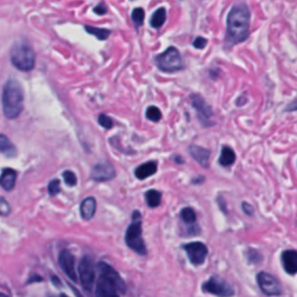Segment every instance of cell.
Returning <instances> with one entry per match:
<instances>
[{
    "instance_id": "6da1fadb",
    "label": "cell",
    "mask_w": 297,
    "mask_h": 297,
    "mask_svg": "<svg viewBox=\"0 0 297 297\" xmlns=\"http://www.w3.org/2000/svg\"><path fill=\"white\" fill-rule=\"evenodd\" d=\"M250 19L251 14L245 3H239L232 7L228 15L227 29V41L230 44H238L249 37Z\"/></svg>"
},
{
    "instance_id": "7a4b0ae2",
    "label": "cell",
    "mask_w": 297,
    "mask_h": 297,
    "mask_svg": "<svg viewBox=\"0 0 297 297\" xmlns=\"http://www.w3.org/2000/svg\"><path fill=\"white\" fill-rule=\"evenodd\" d=\"M98 268L100 277L95 288V297H120V293H126V284L112 266L100 263Z\"/></svg>"
},
{
    "instance_id": "3957f363",
    "label": "cell",
    "mask_w": 297,
    "mask_h": 297,
    "mask_svg": "<svg viewBox=\"0 0 297 297\" xmlns=\"http://www.w3.org/2000/svg\"><path fill=\"white\" fill-rule=\"evenodd\" d=\"M2 112L7 119H15L23 108V89L15 79H9L2 89Z\"/></svg>"
},
{
    "instance_id": "277c9868",
    "label": "cell",
    "mask_w": 297,
    "mask_h": 297,
    "mask_svg": "<svg viewBox=\"0 0 297 297\" xmlns=\"http://www.w3.org/2000/svg\"><path fill=\"white\" fill-rule=\"evenodd\" d=\"M10 62L16 69L30 71L35 65V52L28 43L17 42L10 49Z\"/></svg>"
},
{
    "instance_id": "5b68a950",
    "label": "cell",
    "mask_w": 297,
    "mask_h": 297,
    "mask_svg": "<svg viewBox=\"0 0 297 297\" xmlns=\"http://www.w3.org/2000/svg\"><path fill=\"white\" fill-rule=\"evenodd\" d=\"M126 243L132 251L138 253L139 256L146 255L145 243L142 238L141 214L138 212H135L132 214V223L129 225L126 232Z\"/></svg>"
},
{
    "instance_id": "8992f818",
    "label": "cell",
    "mask_w": 297,
    "mask_h": 297,
    "mask_svg": "<svg viewBox=\"0 0 297 297\" xmlns=\"http://www.w3.org/2000/svg\"><path fill=\"white\" fill-rule=\"evenodd\" d=\"M156 64L158 69L165 73H173L184 69V59L181 53L174 46H170L163 53L157 56Z\"/></svg>"
},
{
    "instance_id": "52a82bcc",
    "label": "cell",
    "mask_w": 297,
    "mask_h": 297,
    "mask_svg": "<svg viewBox=\"0 0 297 297\" xmlns=\"http://www.w3.org/2000/svg\"><path fill=\"white\" fill-rule=\"evenodd\" d=\"M202 291L218 297H232L235 295V289L218 277H212L202 286Z\"/></svg>"
},
{
    "instance_id": "ba28073f",
    "label": "cell",
    "mask_w": 297,
    "mask_h": 297,
    "mask_svg": "<svg viewBox=\"0 0 297 297\" xmlns=\"http://www.w3.org/2000/svg\"><path fill=\"white\" fill-rule=\"evenodd\" d=\"M79 277L81 286L85 291L91 292L94 285L95 279V271H94V263L91 257L85 256L81 259L79 264Z\"/></svg>"
},
{
    "instance_id": "9c48e42d",
    "label": "cell",
    "mask_w": 297,
    "mask_h": 297,
    "mask_svg": "<svg viewBox=\"0 0 297 297\" xmlns=\"http://www.w3.org/2000/svg\"><path fill=\"white\" fill-rule=\"evenodd\" d=\"M258 285L261 292L267 296H279L282 294V287L277 279L266 272H260L257 277Z\"/></svg>"
},
{
    "instance_id": "30bf717a",
    "label": "cell",
    "mask_w": 297,
    "mask_h": 297,
    "mask_svg": "<svg viewBox=\"0 0 297 297\" xmlns=\"http://www.w3.org/2000/svg\"><path fill=\"white\" fill-rule=\"evenodd\" d=\"M184 250L187 253L188 259L193 265L199 266L205 263L207 256H208V249L203 243L193 242L184 245Z\"/></svg>"
},
{
    "instance_id": "8fae6325",
    "label": "cell",
    "mask_w": 297,
    "mask_h": 297,
    "mask_svg": "<svg viewBox=\"0 0 297 297\" xmlns=\"http://www.w3.org/2000/svg\"><path fill=\"white\" fill-rule=\"evenodd\" d=\"M191 101L192 105L194 107L196 113H198L199 119L201 120V122L205 124L206 127L213 124L210 121H212L213 117V110L210 108V106L205 101V99L202 98L201 95L199 94H192L191 95Z\"/></svg>"
},
{
    "instance_id": "7c38bea8",
    "label": "cell",
    "mask_w": 297,
    "mask_h": 297,
    "mask_svg": "<svg viewBox=\"0 0 297 297\" xmlns=\"http://www.w3.org/2000/svg\"><path fill=\"white\" fill-rule=\"evenodd\" d=\"M114 177H115V171L109 163H99L92 170V178L95 181H108Z\"/></svg>"
},
{
    "instance_id": "4fadbf2b",
    "label": "cell",
    "mask_w": 297,
    "mask_h": 297,
    "mask_svg": "<svg viewBox=\"0 0 297 297\" xmlns=\"http://www.w3.org/2000/svg\"><path fill=\"white\" fill-rule=\"evenodd\" d=\"M59 265L60 267H62V270L65 272L67 277H69L73 282H76L77 275H76V271H74V258L72 256V253L67 251V250H64V251L60 252Z\"/></svg>"
},
{
    "instance_id": "5bb4252c",
    "label": "cell",
    "mask_w": 297,
    "mask_h": 297,
    "mask_svg": "<svg viewBox=\"0 0 297 297\" xmlns=\"http://www.w3.org/2000/svg\"><path fill=\"white\" fill-rule=\"evenodd\" d=\"M282 266L288 274L294 275L297 273V251L295 250H287L282 253Z\"/></svg>"
},
{
    "instance_id": "9a60e30c",
    "label": "cell",
    "mask_w": 297,
    "mask_h": 297,
    "mask_svg": "<svg viewBox=\"0 0 297 297\" xmlns=\"http://www.w3.org/2000/svg\"><path fill=\"white\" fill-rule=\"evenodd\" d=\"M189 152L193 158L198 162L202 167H209V159H210V151L202 146L191 145L189 146Z\"/></svg>"
},
{
    "instance_id": "2e32d148",
    "label": "cell",
    "mask_w": 297,
    "mask_h": 297,
    "mask_svg": "<svg viewBox=\"0 0 297 297\" xmlns=\"http://www.w3.org/2000/svg\"><path fill=\"white\" fill-rule=\"evenodd\" d=\"M16 172L12 169H5L0 175V186L5 191H12L15 186L16 181Z\"/></svg>"
},
{
    "instance_id": "e0dca14e",
    "label": "cell",
    "mask_w": 297,
    "mask_h": 297,
    "mask_svg": "<svg viewBox=\"0 0 297 297\" xmlns=\"http://www.w3.org/2000/svg\"><path fill=\"white\" fill-rule=\"evenodd\" d=\"M157 169H158L157 162H148L139 165L137 169L135 170V175L139 180H143V179H146L155 174L157 172Z\"/></svg>"
},
{
    "instance_id": "ac0fdd59",
    "label": "cell",
    "mask_w": 297,
    "mask_h": 297,
    "mask_svg": "<svg viewBox=\"0 0 297 297\" xmlns=\"http://www.w3.org/2000/svg\"><path fill=\"white\" fill-rule=\"evenodd\" d=\"M96 201L94 198H86L80 206V215L84 220H91L94 216Z\"/></svg>"
},
{
    "instance_id": "d6986e66",
    "label": "cell",
    "mask_w": 297,
    "mask_h": 297,
    "mask_svg": "<svg viewBox=\"0 0 297 297\" xmlns=\"http://www.w3.org/2000/svg\"><path fill=\"white\" fill-rule=\"evenodd\" d=\"M235 162H236V153L234 150H232L230 146H223L218 163H220L222 166L228 167V166H231Z\"/></svg>"
},
{
    "instance_id": "ffe728a7",
    "label": "cell",
    "mask_w": 297,
    "mask_h": 297,
    "mask_svg": "<svg viewBox=\"0 0 297 297\" xmlns=\"http://www.w3.org/2000/svg\"><path fill=\"white\" fill-rule=\"evenodd\" d=\"M0 152L6 157H15L16 149L12 142L5 135L0 134Z\"/></svg>"
},
{
    "instance_id": "44dd1931",
    "label": "cell",
    "mask_w": 297,
    "mask_h": 297,
    "mask_svg": "<svg viewBox=\"0 0 297 297\" xmlns=\"http://www.w3.org/2000/svg\"><path fill=\"white\" fill-rule=\"evenodd\" d=\"M165 21H166V9L164 8V7H160V8L157 9L156 12L152 14L151 20H150V24H151V27L158 29V28H160L164 23H165Z\"/></svg>"
},
{
    "instance_id": "7402d4cb",
    "label": "cell",
    "mask_w": 297,
    "mask_h": 297,
    "mask_svg": "<svg viewBox=\"0 0 297 297\" xmlns=\"http://www.w3.org/2000/svg\"><path fill=\"white\" fill-rule=\"evenodd\" d=\"M145 199L149 207L156 208V207H158L160 202H162V193L156 191V189H150V191L145 193Z\"/></svg>"
},
{
    "instance_id": "603a6c76",
    "label": "cell",
    "mask_w": 297,
    "mask_h": 297,
    "mask_svg": "<svg viewBox=\"0 0 297 297\" xmlns=\"http://www.w3.org/2000/svg\"><path fill=\"white\" fill-rule=\"evenodd\" d=\"M85 29L88 34L94 35V36L98 38V40L105 41L109 37V35L112 31L108 29H105V28H98V27H92V26H85Z\"/></svg>"
},
{
    "instance_id": "cb8c5ba5",
    "label": "cell",
    "mask_w": 297,
    "mask_h": 297,
    "mask_svg": "<svg viewBox=\"0 0 297 297\" xmlns=\"http://www.w3.org/2000/svg\"><path fill=\"white\" fill-rule=\"evenodd\" d=\"M144 17H145V12L144 9L141 8V7H137V8L132 10L131 20L132 22L135 23V27L137 28V29L142 26L143 22H144Z\"/></svg>"
},
{
    "instance_id": "d4e9b609",
    "label": "cell",
    "mask_w": 297,
    "mask_h": 297,
    "mask_svg": "<svg viewBox=\"0 0 297 297\" xmlns=\"http://www.w3.org/2000/svg\"><path fill=\"white\" fill-rule=\"evenodd\" d=\"M180 217L186 224L194 225L196 222V214L192 208H184L180 213Z\"/></svg>"
},
{
    "instance_id": "484cf974",
    "label": "cell",
    "mask_w": 297,
    "mask_h": 297,
    "mask_svg": "<svg viewBox=\"0 0 297 297\" xmlns=\"http://www.w3.org/2000/svg\"><path fill=\"white\" fill-rule=\"evenodd\" d=\"M146 119L152 121V122H158V121L162 120V112H160L158 107L150 106L146 109Z\"/></svg>"
},
{
    "instance_id": "4316f807",
    "label": "cell",
    "mask_w": 297,
    "mask_h": 297,
    "mask_svg": "<svg viewBox=\"0 0 297 297\" xmlns=\"http://www.w3.org/2000/svg\"><path fill=\"white\" fill-rule=\"evenodd\" d=\"M63 178H64V181H65V184L67 186H70V187H72V186H76L77 177H76V174H74L72 171H64Z\"/></svg>"
},
{
    "instance_id": "83f0119b",
    "label": "cell",
    "mask_w": 297,
    "mask_h": 297,
    "mask_svg": "<svg viewBox=\"0 0 297 297\" xmlns=\"http://www.w3.org/2000/svg\"><path fill=\"white\" fill-rule=\"evenodd\" d=\"M99 124L101 126L102 128L105 129H110L113 127V120L110 119L109 116L105 115V114H101V115H99Z\"/></svg>"
},
{
    "instance_id": "f1b7e54d",
    "label": "cell",
    "mask_w": 297,
    "mask_h": 297,
    "mask_svg": "<svg viewBox=\"0 0 297 297\" xmlns=\"http://www.w3.org/2000/svg\"><path fill=\"white\" fill-rule=\"evenodd\" d=\"M60 191V182L55 179V180L50 181V184L48 186V192L50 195H57Z\"/></svg>"
},
{
    "instance_id": "f546056e",
    "label": "cell",
    "mask_w": 297,
    "mask_h": 297,
    "mask_svg": "<svg viewBox=\"0 0 297 297\" xmlns=\"http://www.w3.org/2000/svg\"><path fill=\"white\" fill-rule=\"evenodd\" d=\"M10 213V207L2 196H0V216H6Z\"/></svg>"
},
{
    "instance_id": "4dcf8cb0",
    "label": "cell",
    "mask_w": 297,
    "mask_h": 297,
    "mask_svg": "<svg viewBox=\"0 0 297 297\" xmlns=\"http://www.w3.org/2000/svg\"><path fill=\"white\" fill-rule=\"evenodd\" d=\"M207 43H208V41H207L205 37L199 36V37L195 38L194 42H193V45H194L196 49H205Z\"/></svg>"
},
{
    "instance_id": "1f68e13d",
    "label": "cell",
    "mask_w": 297,
    "mask_h": 297,
    "mask_svg": "<svg viewBox=\"0 0 297 297\" xmlns=\"http://www.w3.org/2000/svg\"><path fill=\"white\" fill-rule=\"evenodd\" d=\"M94 12L96 14H99V15H103V14H106L107 13V7H106L105 3L100 2L99 5H96L94 7Z\"/></svg>"
},
{
    "instance_id": "d6a6232c",
    "label": "cell",
    "mask_w": 297,
    "mask_h": 297,
    "mask_svg": "<svg viewBox=\"0 0 297 297\" xmlns=\"http://www.w3.org/2000/svg\"><path fill=\"white\" fill-rule=\"evenodd\" d=\"M248 257H249L250 261H252V263H258V261L261 260L260 253H258L257 251H251L249 253Z\"/></svg>"
},
{
    "instance_id": "836d02e7",
    "label": "cell",
    "mask_w": 297,
    "mask_h": 297,
    "mask_svg": "<svg viewBox=\"0 0 297 297\" xmlns=\"http://www.w3.org/2000/svg\"><path fill=\"white\" fill-rule=\"evenodd\" d=\"M296 110H297V98L294 100V101L289 103L287 108H286V112H296Z\"/></svg>"
},
{
    "instance_id": "e575fe53",
    "label": "cell",
    "mask_w": 297,
    "mask_h": 297,
    "mask_svg": "<svg viewBox=\"0 0 297 297\" xmlns=\"http://www.w3.org/2000/svg\"><path fill=\"white\" fill-rule=\"evenodd\" d=\"M243 209H244V212L248 215L253 214V208L249 205V203H243Z\"/></svg>"
},
{
    "instance_id": "d590c367",
    "label": "cell",
    "mask_w": 297,
    "mask_h": 297,
    "mask_svg": "<svg viewBox=\"0 0 297 297\" xmlns=\"http://www.w3.org/2000/svg\"><path fill=\"white\" fill-rule=\"evenodd\" d=\"M245 102H246V100H245V98H244V96H242V98H239V99H238V101H237V105H238V106H243V105H244V103H245Z\"/></svg>"
},
{
    "instance_id": "8d00e7d4",
    "label": "cell",
    "mask_w": 297,
    "mask_h": 297,
    "mask_svg": "<svg viewBox=\"0 0 297 297\" xmlns=\"http://www.w3.org/2000/svg\"><path fill=\"white\" fill-rule=\"evenodd\" d=\"M71 289H72V291H73V293H74V295H76L77 297H84L83 295H81V294H80V293H79V292H78V291H77V289H74L73 287H71Z\"/></svg>"
},
{
    "instance_id": "74e56055",
    "label": "cell",
    "mask_w": 297,
    "mask_h": 297,
    "mask_svg": "<svg viewBox=\"0 0 297 297\" xmlns=\"http://www.w3.org/2000/svg\"><path fill=\"white\" fill-rule=\"evenodd\" d=\"M0 297H8V296L5 295V294H2V293H0Z\"/></svg>"
},
{
    "instance_id": "f35d334b",
    "label": "cell",
    "mask_w": 297,
    "mask_h": 297,
    "mask_svg": "<svg viewBox=\"0 0 297 297\" xmlns=\"http://www.w3.org/2000/svg\"><path fill=\"white\" fill-rule=\"evenodd\" d=\"M60 297H67V296H64V295H62V296H60Z\"/></svg>"
}]
</instances>
